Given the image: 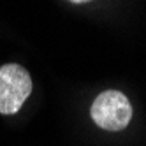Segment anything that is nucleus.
Segmentation results:
<instances>
[{
  "mask_svg": "<svg viewBox=\"0 0 146 146\" xmlns=\"http://www.w3.org/2000/svg\"><path fill=\"white\" fill-rule=\"evenodd\" d=\"M69 2H74V4H85V2H90V0H69Z\"/></svg>",
  "mask_w": 146,
  "mask_h": 146,
  "instance_id": "nucleus-3",
  "label": "nucleus"
},
{
  "mask_svg": "<svg viewBox=\"0 0 146 146\" xmlns=\"http://www.w3.org/2000/svg\"><path fill=\"white\" fill-rule=\"evenodd\" d=\"M32 92V78L18 64L0 67V113L14 114Z\"/></svg>",
  "mask_w": 146,
  "mask_h": 146,
  "instance_id": "nucleus-2",
  "label": "nucleus"
},
{
  "mask_svg": "<svg viewBox=\"0 0 146 146\" xmlns=\"http://www.w3.org/2000/svg\"><path fill=\"white\" fill-rule=\"evenodd\" d=\"M132 106L121 92L106 90L92 104V120L104 130H123L132 120Z\"/></svg>",
  "mask_w": 146,
  "mask_h": 146,
  "instance_id": "nucleus-1",
  "label": "nucleus"
}]
</instances>
